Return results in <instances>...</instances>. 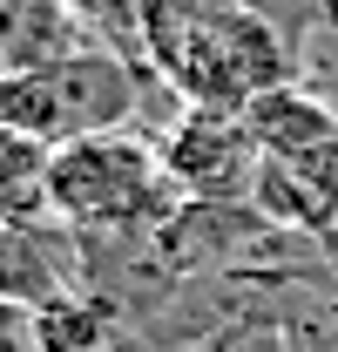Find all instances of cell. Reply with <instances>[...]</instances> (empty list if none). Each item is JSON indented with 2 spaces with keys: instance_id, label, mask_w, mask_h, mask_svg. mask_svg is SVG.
Segmentation results:
<instances>
[{
  "instance_id": "1",
  "label": "cell",
  "mask_w": 338,
  "mask_h": 352,
  "mask_svg": "<svg viewBox=\"0 0 338 352\" xmlns=\"http://www.w3.org/2000/svg\"><path fill=\"white\" fill-rule=\"evenodd\" d=\"M142 68L183 109L244 116L257 95L304 82V41H291L251 0H149Z\"/></svg>"
},
{
  "instance_id": "2",
  "label": "cell",
  "mask_w": 338,
  "mask_h": 352,
  "mask_svg": "<svg viewBox=\"0 0 338 352\" xmlns=\"http://www.w3.org/2000/svg\"><path fill=\"white\" fill-rule=\"evenodd\" d=\"M149 82H156L149 68L82 41L54 61H34V68H0V129H27L54 149H68L88 135L128 129Z\"/></svg>"
},
{
  "instance_id": "3",
  "label": "cell",
  "mask_w": 338,
  "mask_h": 352,
  "mask_svg": "<svg viewBox=\"0 0 338 352\" xmlns=\"http://www.w3.org/2000/svg\"><path fill=\"white\" fill-rule=\"evenodd\" d=\"M163 149L156 135L109 129L54 149V217L75 237H122V230H156L176 217Z\"/></svg>"
},
{
  "instance_id": "4",
  "label": "cell",
  "mask_w": 338,
  "mask_h": 352,
  "mask_svg": "<svg viewBox=\"0 0 338 352\" xmlns=\"http://www.w3.org/2000/svg\"><path fill=\"white\" fill-rule=\"evenodd\" d=\"M169 190L183 204H251L264 149L251 142V122L230 109H176L156 135Z\"/></svg>"
},
{
  "instance_id": "5",
  "label": "cell",
  "mask_w": 338,
  "mask_h": 352,
  "mask_svg": "<svg viewBox=\"0 0 338 352\" xmlns=\"http://www.w3.org/2000/svg\"><path fill=\"white\" fill-rule=\"evenodd\" d=\"M0 292L27 311H47L61 298H88L82 278V251H75V230H14L0 223Z\"/></svg>"
},
{
  "instance_id": "6",
  "label": "cell",
  "mask_w": 338,
  "mask_h": 352,
  "mask_svg": "<svg viewBox=\"0 0 338 352\" xmlns=\"http://www.w3.org/2000/svg\"><path fill=\"white\" fill-rule=\"evenodd\" d=\"M244 122H251V142L264 149V163H304V156L338 149V109L311 82L257 95L251 109H244Z\"/></svg>"
},
{
  "instance_id": "7",
  "label": "cell",
  "mask_w": 338,
  "mask_h": 352,
  "mask_svg": "<svg viewBox=\"0 0 338 352\" xmlns=\"http://www.w3.org/2000/svg\"><path fill=\"white\" fill-rule=\"evenodd\" d=\"M0 223L54 230V142L27 129H0Z\"/></svg>"
},
{
  "instance_id": "8",
  "label": "cell",
  "mask_w": 338,
  "mask_h": 352,
  "mask_svg": "<svg viewBox=\"0 0 338 352\" xmlns=\"http://www.w3.org/2000/svg\"><path fill=\"white\" fill-rule=\"evenodd\" d=\"M82 47V28L68 21V0H0V61L34 68Z\"/></svg>"
},
{
  "instance_id": "9",
  "label": "cell",
  "mask_w": 338,
  "mask_h": 352,
  "mask_svg": "<svg viewBox=\"0 0 338 352\" xmlns=\"http://www.w3.org/2000/svg\"><path fill=\"white\" fill-rule=\"evenodd\" d=\"M142 7L149 0H68V21L82 28V41L142 68Z\"/></svg>"
},
{
  "instance_id": "10",
  "label": "cell",
  "mask_w": 338,
  "mask_h": 352,
  "mask_svg": "<svg viewBox=\"0 0 338 352\" xmlns=\"http://www.w3.org/2000/svg\"><path fill=\"white\" fill-rule=\"evenodd\" d=\"M284 311H291V298L278 311H257V318H230V325L210 332L196 352H291L284 346Z\"/></svg>"
},
{
  "instance_id": "11",
  "label": "cell",
  "mask_w": 338,
  "mask_h": 352,
  "mask_svg": "<svg viewBox=\"0 0 338 352\" xmlns=\"http://www.w3.org/2000/svg\"><path fill=\"white\" fill-rule=\"evenodd\" d=\"M304 82H311V88L338 109V34H325V28H318V34L304 41Z\"/></svg>"
},
{
  "instance_id": "12",
  "label": "cell",
  "mask_w": 338,
  "mask_h": 352,
  "mask_svg": "<svg viewBox=\"0 0 338 352\" xmlns=\"http://www.w3.org/2000/svg\"><path fill=\"white\" fill-rule=\"evenodd\" d=\"M0 352H41V339H34V311L14 305L7 292H0Z\"/></svg>"
},
{
  "instance_id": "13",
  "label": "cell",
  "mask_w": 338,
  "mask_h": 352,
  "mask_svg": "<svg viewBox=\"0 0 338 352\" xmlns=\"http://www.w3.org/2000/svg\"><path fill=\"white\" fill-rule=\"evenodd\" d=\"M115 352H163V346H149L142 332H122V325H115Z\"/></svg>"
},
{
  "instance_id": "14",
  "label": "cell",
  "mask_w": 338,
  "mask_h": 352,
  "mask_svg": "<svg viewBox=\"0 0 338 352\" xmlns=\"http://www.w3.org/2000/svg\"><path fill=\"white\" fill-rule=\"evenodd\" d=\"M318 28H325V34H338V0H325V7H318Z\"/></svg>"
},
{
  "instance_id": "15",
  "label": "cell",
  "mask_w": 338,
  "mask_h": 352,
  "mask_svg": "<svg viewBox=\"0 0 338 352\" xmlns=\"http://www.w3.org/2000/svg\"><path fill=\"white\" fill-rule=\"evenodd\" d=\"M311 7H325V0H311Z\"/></svg>"
}]
</instances>
